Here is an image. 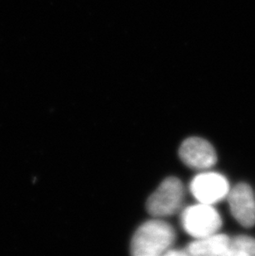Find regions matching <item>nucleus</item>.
<instances>
[{
	"instance_id": "nucleus-8",
	"label": "nucleus",
	"mask_w": 255,
	"mask_h": 256,
	"mask_svg": "<svg viewBox=\"0 0 255 256\" xmlns=\"http://www.w3.org/2000/svg\"><path fill=\"white\" fill-rule=\"evenodd\" d=\"M231 256H255V239L246 236L232 238Z\"/></svg>"
},
{
	"instance_id": "nucleus-2",
	"label": "nucleus",
	"mask_w": 255,
	"mask_h": 256,
	"mask_svg": "<svg viewBox=\"0 0 255 256\" xmlns=\"http://www.w3.org/2000/svg\"><path fill=\"white\" fill-rule=\"evenodd\" d=\"M180 222L186 232L196 239L216 234L222 225L220 215L212 205L200 202L186 208Z\"/></svg>"
},
{
	"instance_id": "nucleus-9",
	"label": "nucleus",
	"mask_w": 255,
	"mask_h": 256,
	"mask_svg": "<svg viewBox=\"0 0 255 256\" xmlns=\"http://www.w3.org/2000/svg\"><path fill=\"white\" fill-rule=\"evenodd\" d=\"M166 256H189L186 250H179V249H170L169 250L165 253Z\"/></svg>"
},
{
	"instance_id": "nucleus-3",
	"label": "nucleus",
	"mask_w": 255,
	"mask_h": 256,
	"mask_svg": "<svg viewBox=\"0 0 255 256\" xmlns=\"http://www.w3.org/2000/svg\"><path fill=\"white\" fill-rule=\"evenodd\" d=\"M184 200V186L175 176L165 179L147 202V210L154 216H168L180 210Z\"/></svg>"
},
{
	"instance_id": "nucleus-4",
	"label": "nucleus",
	"mask_w": 255,
	"mask_h": 256,
	"mask_svg": "<svg viewBox=\"0 0 255 256\" xmlns=\"http://www.w3.org/2000/svg\"><path fill=\"white\" fill-rule=\"evenodd\" d=\"M190 190L199 202L212 205L228 196L229 182L222 174L206 172L198 174L192 179Z\"/></svg>"
},
{
	"instance_id": "nucleus-6",
	"label": "nucleus",
	"mask_w": 255,
	"mask_h": 256,
	"mask_svg": "<svg viewBox=\"0 0 255 256\" xmlns=\"http://www.w3.org/2000/svg\"><path fill=\"white\" fill-rule=\"evenodd\" d=\"M229 204L234 218L244 228L255 225V200L248 184H237L229 194Z\"/></svg>"
},
{
	"instance_id": "nucleus-1",
	"label": "nucleus",
	"mask_w": 255,
	"mask_h": 256,
	"mask_svg": "<svg viewBox=\"0 0 255 256\" xmlns=\"http://www.w3.org/2000/svg\"><path fill=\"white\" fill-rule=\"evenodd\" d=\"M176 233L170 224L161 220H148L136 230L130 244L132 256H156L171 249Z\"/></svg>"
},
{
	"instance_id": "nucleus-7",
	"label": "nucleus",
	"mask_w": 255,
	"mask_h": 256,
	"mask_svg": "<svg viewBox=\"0 0 255 256\" xmlns=\"http://www.w3.org/2000/svg\"><path fill=\"white\" fill-rule=\"evenodd\" d=\"M231 240L227 234L216 233L196 240L186 250L190 256H231Z\"/></svg>"
},
{
	"instance_id": "nucleus-5",
	"label": "nucleus",
	"mask_w": 255,
	"mask_h": 256,
	"mask_svg": "<svg viewBox=\"0 0 255 256\" xmlns=\"http://www.w3.org/2000/svg\"><path fill=\"white\" fill-rule=\"evenodd\" d=\"M180 160L194 170H207L216 164L217 155L214 148L204 138H186L179 150Z\"/></svg>"
}]
</instances>
